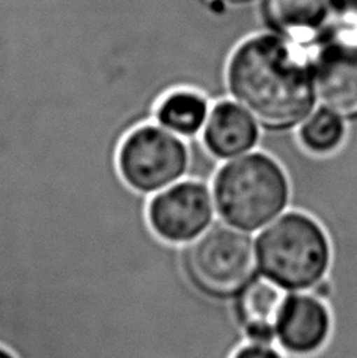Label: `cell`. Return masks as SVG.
Returning a JSON list of instances; mask_svg holds the SVG:
<instances>
[{
	"instance_id": "cell-1",
	"label": "cell",
	"mask_w": 357,
	"mask_h": 358,
	"mask_svg": "<svg viewBox=\"0 0 357 358\" xmlns=\"http://www.w3.org/2000/svg\"><path fill=\"white\" fill-rule=\"evenodd\" d=\"M234 101L263 132L296 131L315 110L314 65L299 44L277 35H258L241 44L227 71Z\"/></svg>"
},
{
	"instance_id": "cell-2",
	"label": "cell",
	"mask_w": 357,
	"mask_h": 358,
	"mask_svg": "<svg viewBox=\"0 0 357 358\" xmlns=\"http://www.w3.org/2000/svg\"><path fill=\"white\" fill-rule=\"evenodd\" d=\"M213 200L227 225L251 234L260 233L290 209V176L272 155L255 150L218 170Z\"/></svg>"
},
{
	"instance_id": "cell-3",
	"label": "cell",
	"mask_w": 357,
	"mask_h": 358,
	"mask_svg": "<svg viewBox=\"0 0 357 358\" xmlns=\"http://www.w3.org/2000/svg\"><path fill=\"white\" fill-rule=\"evenodd\" d=\"M260 273L286 292H312L329 277L332 244L315 217L288 209L255 238Z\"/></svg>"
},
{
	"instance_id": "cell-4",
	"label": "cell",
	"mask_w": 357,
	"mask_h": 358,
	"mask_svg": "<svg viewBox=\"0 0 357 358\" xmlns=\"http://www.w3.org/2000/svg\"><path fill=\"white\" fill-rule=\"evenodd\" d=\"M190 280L206 296L234 300L260 277L251 233L216 223L194 241L186 257Z\"/></svg>"
},
{
	"instance_id": "cell-5",
	"label": "cell",
	"mask_w": 357,
	"mask_h": 358,
	"mask_svg": "<svg viewBox=\"0 0 357 358\" xmlns=\"http://www.w3.org/2000/svg\"><path fill=\"white\" fill-rule=\"evenodd\" d=\"M188 164L186 145L158 126H144L131 132L118 155L121 176L144 194L170 187L186 173Z\"/></svg>"
},
{
	"instance_id": "cell-6",
	"label": "cell",
	"mask_w": 357,
	"mask_h": 358,
	"mask_svg": "<svg viewBox=\"0 0 357 358\" xmlns=\"http://www.w3.org/2000/svg\"><path fill=\"white\" fill-rule=\"evenodd\" d=\"M214 200L209 189L199 181L170 185L153 198L148 220L155 233L167 242H192L213 225Z\"/></svg>"
},
{
	"instance_id": "cell-7",
	"label": "cell",
	"mask_w": 357,
	"mask_h": 358,
	"mask_svg": "<svg viewBox=\"0 0 357 358\" xmlns=\"http://www.w3.org/2000/svg\"><path fill=\"white\" fill-rule=\"evenodd\" d=\"M332 325L326 300L314 292H288L277 322L276 346L286 357H312L329 343Z\"/></svg>"
},
{
	"instance_id": "cell-8",
	"label": "cell",
	"mask_w": 357,
	"mask_h": 358,
	"mask_svg": "<svg viewBox=\"0 0 357 358\" xmlns=\"http://www.w3.org/2000/svg\"><path fill=\"white\" fill-rule=\"evenodd\" d=\"M316 101L357 124V49L323 46L314 63Z\"/></svg>"
},
{
	"instance_id": "cell-9",
	"label": "cell",
	"mask_w": 357,
	"mask_h": 358,
	"mask_svg": "<svg viewBox=\"0 0 357 358\" xmlns=\"http://www.w3.org/2000/svg\"><path fill=\"white\" fill-rule=\"evenodd\" d=\"M286 296L284 287L260 275L233 300L234 324L244 343L276 344L277 322Z\"/></svg>"
},
{
	"instance_id": "cell-10",
	"label": "cell",
	"mask_w": 357,
	"mask_h": 358,
	"mask_svg": "<svg viewBox=\"0 0 357 358\" xmlns=\"http://www.w3.org/2000/svg\"><path fill=\"white\" fill-rule=\"evenodd\" d=\"M263 129L238 102L222 101L209 112L203 127V143L214 157L227 161L260 146Z\"/></svg>"
},
{
	"instance_id": "cell-11",
	"label": "cell",
	"mask_w": 357,
	"mask_h": 358,
	"mask_svg": "<svg viewBox=\"0 0 357 358\" xmlns=\"http://www.w3.org/2000/svg\"><path fill=\"white\" fill-rule=\"evenodd\" d=\"M334 0H266V21L299 46L321 40Z\"/></svg>"
},
{
	"instance_id": "cell-12",
	"label": "cell",
	"mask_w": 357,
	"mask_h": 358,
	"mask_svg": "<svg viewBox=\"0 0 357 358\" xmlns=\"http://www.w3.org/2000/svg\"><path fill=\"white\" fill-rule=\"evenodd\" d=\"M298 143L312 156L326 157L346 142L349 124L326 107L315 108L295 131Z\"/></svg>"
},
{
	"instance_id": "cell-13",
	"label": "cell",
	"mask_w": 357,
	"mask_h": 358,
	"mask_svg": "<svg viewBox=\"0 0 357 358\" xmlns=\"http://www.w3.org/2000/svg\"><path fill=\"white\" fill-rule=\"evenodd\" d=\"M208 115L206 99L192 92L172 93L158 108L159 123L165 129L184 137L199 134L205 127Z\"/></svg>"
},
{
	"instance_id": "cell-14",
	"label": "cell",
	"mask_w": 357,
	"mask_h": 358,
	"mask_svg": "<svg viewBox=\"0 0 357 358\" xmlns=\"http://www.w3.org/2000/svg\"><path fill=\"white\" fill-rule=\"evenodd\" d=\"M320 43L357 49V0H334Z\"/></svg>"
},
{
	"instance_id": "cell-15",
	"label": "cell",
	"mask_w": 357,
	"mask_h": 358,
	"mask_svg": "<svg viewBox=\"0 0 357 358\" xmlns=\"http://www.w3.org/2000/svg\"><path fill=\"white\" fill-rule=\"evenodd\" d=\"M230 358H288L276 344L242 343L233 350Z\"/></svg>"
},
{
	"instance_id": "cell-16",
	"label": "cell",
	"mask_w": 357,
	"mask_h": 358,
	"mask_svg": "<svg viewBox=\"0 0 357 358\" xmlns=\"http://www.w3.org/2000/svg\"><path fill=\"white\" fill-rule=\"evenodd\" d=\"M220 2H224V3H233V5H238V3H248V2H253V0H220Z\"/></svg>"
},
{
	"instance_id": "cell-17",
	"label": "cell",
	"mask_w": 357,
	"mask_h": 358,
	"mask_svg": "<svg viewBox=\"0 0 357 358\" xmlns=\"http://www.w3.org/2000/svg\"><path fill=\"white\" fill-rule=\"evenodd\" d=\"M0 358H15V357H13L11 354H8V352H6V350H4V349H0Z\"/></svg>"
}]
</instances>
